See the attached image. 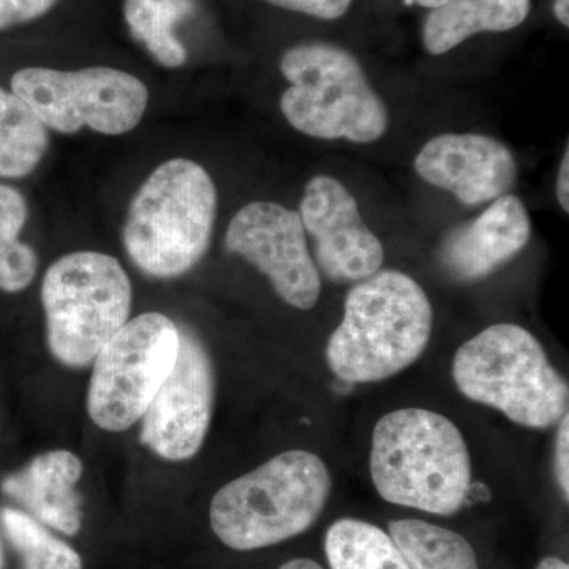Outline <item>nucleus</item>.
<instances>
[{
    "instance_id": "nucleus-15",
    "label": "nucleus",
    "mask_w": 569,
    "mask_h": 569,
    "mask_svg": "<svg viewBox=\"0 0 569 569\" xmlns=\"http://www.w3.org/2000/svg\"><path fill=\"white\" fill-rule=\"evenodd\" d=\"M81 475V460L73 452L50 451L7 478L2 489L40 522L74 535L81 529L80 497L74 490Z\"/></svg>"
},
{
    "instance_id": "nucleus-12",
    "label": "nucleus",
    "mask_w": 569,
    "mask_h": 569,
    "mask_svg": "<svg viewBox=\"0 0 569 569\" xmlns=\"http://www.w3.org/2000/svg\"><path fill=\"white\" fill-rule=\"evenodd\" d=\"M299 217L316 249L320 274L331 282H361L380 271L385 247L370 231L353 193L332 176L306 183Z\"/></svg>"
},
{
    "instance_id": "nucleus-4",
    "label": "nucleus",
    "mask_w": 569,
    "mask_h": 569,
    "mask_svg": "<svg viewBox=\"0 0 569 569\" xmlns=\"http://www.w3.org/2000/svg\"><path fill=\"white\" fill-rule=\"evenodd\" d=\"M331 489V473L318 456L282 452L216 493L213 533L234 550L279 545L317 522Z\"/></svg>"
},
{
    "instance_id": "nucleus-30",
    "label": "nucleus",
    "mask_w": 569,
    "mask_h": 569,
    "mask_svg": "<svg viewBox=\"0 0 569 569\" xmlns=\"http://www.w3.org/2000/svg\"><path fill=\"white\" fill-rule=\"evenodd\" d=\"M411 2L418 3V6L426 7V9H437V7L443 6L448 0H411Z\"/></svg>"
},
{
    "instance_id": "nucleus-31",
    "label": "nucleus",
    "mask_w": 569,
    "mask_h": 569,
    "mask_svg": "<svg viewBox=\"0 0 569 569\" xmlns=\"http://www.w3.org/2000/svg\"><path fill=\"white\" fill-rule=\"evenodd\" d=\"M3 559H2V549H0V569H2Z\"/></svg>"
},
{
    "instance_id": "nucleus-5",
    "label": "nucleus",
    "mask_w": 569,
    "mask_h": 569,
    "mask_svg": "<svg viewBox=\"0 0 569 569\" xmlns=\"http://www.w3.org/2000/svg\"><path fill=\"white\" fill-rule=\"evenodd\" d=\"M452 378L467 399L529 429H552L568 413V381L522 326H489L468 340L456 351Z\"/></svg>"
},
{
    "instance_id": "nucleus-18",
    "label": "nucleus",
    "mask_w": 569,
    "mask_h": 569,
    "mask_svg": "<svg viewBox=\"0 0 569 569\" xmlns=\"http://www.w3.org/2000/svg\"><path fill=\"white\" fill-rule=\"evenodd\" d=\"M194 0H123L130 33L167 69H179L187 50L174 28L193 13Z\"/></svg>"
},
{
    "instance_id": "nucleus-21",
    "label": "nucleus",
    "mask_w": 569,
    "mask_h": 569,
    "mask_svg": "<svg viewBox=\"0 0 569 569\" xmlns=\"http://www.w3.org/2000/svg\"><path fill=\"white\" fill-rule=\"evenodd\" d=\"M28 217L26 198L13 187L0 183V290L7 293L26 290L39 269L32 247L20 241Z\"/></svg>"
},
{
    "instance_id": "nucleus-7",
    "label": "nucleus",
    "mask_w": 569,
    "mask_h": 569,
    "mask_svg": "<svg viewBox=\"0 0 569 569\" xmlns=\"http://www.w3.org/2000/svg\"><path fill=\"white\" fill-rule=\"evenodd\" d=\"M132 296L129 276L111 254H63L41 284L52 356L74 369L91 365L129 321Z\"/></svg>"
},
{
    "instance_id": "nucleus-17",
    "label": "nucleus",
    "mask_w": 569,
    "mask_h": 569,
    "mask_svg": "<svg viewBox=\"0 0 569 569\" xmlns=\"http://www.w3.org/2000/svg\"><path fill=\"white\" fill-rule=\"evenodd\" d=\"M50 148L47 126L17 93L0 88V178L33 173Z\"/></svg>"
},
{
    "instance_id": "nucleus-14",
    "label": "nucleus",
    "mask_w": 569,
    "mask_h": 569,
    "mask_svg": "<svg viewBox=\"0 0 569 569\" xmlns=\"http://www.w3.org/2000/svg\"><path fill=\"white\" fill-rule=\"evenodd\" d=\"M531 223L520 198H497L477 219L460 224L441 242L440 263L460 282H477L511 261L529 244Z\"/></svg>"
},
{
    "instance_id": "nucleus-22",
    "label": "nucleus",
    "mask_w": 569,
    "mask_h": 569,
    "mask_svg": "<svg viewBox=\"0 0 569 569\" xmlns=\"http://www.w3.org/2000/svg\"><path fill=\"white\" fill-rule=\"evenodd\" d=\"M0 522L11 545L21 553L24 569H82L80 556L31 516L6 508L0 511Z\"/></svg>"
},
{
    "instance_id": "nucleus-28",
    "label": "nucleus",
    "mask_w": 569,
    "mask_h": 569,
    "mask_svg": "<svg viewBox=\"0 0 569 569\" xmlns=\"http://www.w3.org/2000/svg\"><path fill=\"white\" fill-rule=\"evenodd\" d=\"M279 569H323L317 561L310 559H295L284 563L283 567Z\"/></svg>"
},
{
    "instance_id": "nucleus-20",
    "label": "nucleus",
    "mask_w": 569,
    "mask_h": 569,
    "mask_svg": "<svg viewBox=\"0 0 569 569\" xmlns=\"http://www.w3.org/2000/svg\"><path fill=\"white\" fill-rule=\"evenodd\" d=\"M331 569H410L387 531L358 519H340L325 539Z\"/></svg>"
},
{
    "instance_id": "nucleus-27",
    "label": "nucleus",
    "mask_w": 569,
    "mask_h": 569,
    "mask_svg": "<svg viewBox=\"0 0 569 569\" xmlns=\"http://www.w3.org/2000/svg\"><path fill=\"white\" fill-rule=\"evenodd\" d=\"M553 13H556L557 20L568 28L569 26V0H556L553 3Z\"/></svg>"
},
{
    "instance_id": "nucleus-6",
    "label": "nucleus",
    "mask_w": 569,
    "mask_h": 569,
    "mask_svg": "<svg viewBox=\"0 0 569 569\" xmlns=\"http://www.w3.org/2000/svg\"><path fill=\"white\" fill-rule=\"evenodd\" d=\"M290 82L280 97L283 118L317 140L370 144L388 132L387 103L350 51L331 43H302L280 59Z\"/></svg>"
},
{
    "instance_id": "nucleus-1",
    "label": "nucleus",
    "mask_w": 569,
    "mask_h": 569,
    "mask_svg": "<svg viewBox=\"0 0 569 569\" xmlns=\"http://www.w3.org/2000/svg\"><path fill=\"white\" fill-rule=\"evenodd\" d=\"M433 310L425 288L399 271H378L351 288L342 323L326 361L347 383H376L406 370L425 353Z\"/></svg>"
},
{
    "instance_id": "nucleus-26",
    "label": "nucleus",
    "mask_w": 569,
    "mask_h": 569,
    "mask_svg": "<svg viewBox=\"0 0 569 569\" xmlns=\"http://www.w3.org/2000/svg\"><path fill=\"white\" fill-rule=\"evenodd\" d=\"M557 200L565 212H569V148L565 149L561 159L559 176H557Z\"/></svg>"
},
{
    "instance_id": "nucleus-16",
    "label": "nucleus",
    "mask_w": 569,
    "mask_h": 569,
    "mask_svg": "<svg viewBox=\"0 0 569 569\" xmlns=\"http://www.w3.org/2000/svg\"><path fill=\"white\" fill-rule=\"evenodd\" d=\"M529 11L530 0H448L427 17L422 43L430 54H445L477 33L518 28Z\"/></svg>"
},
{
    "instance_id": "nucleus-23",
    "label": "nucleus",
    "mask_w": 569,
    "mask_h": 569,
    "mask_svg": "<svg viewBox=\"0 0 569 569\" xmlns=\"http://www.w3.org/2000/svg\"><path fill=\"white\" fill-rule=\"evenodd\" d=\"M59 0H0V32L39 20Z\"/></svg>"
},
{
    "instance_id": "nucleus-13",
    "label": "nucleus",
    "mask_w": 569,
    "mask_h": 569,
    "mask_svg": "<svg viewBox=\"0 0 569 569\" xmlns=\"http://www.w3.org/2000/svg\"><path fill=\"white\" fill-rule=\"evenodd\" d=\"M415 170L467 206L503 197L518 178V164L507 146L479 133L438 134L415 157Z\"/></svg>"
},
{
    "instance_id": "nucleus-11",
    "label": "nucleus",
    "mask_w": 569,
    "mask_h": 569,
    "mask_svg": "<svg viewBox=\"0 0 569 569\" xmlns=\"http://www.w3.org/2000/svg\"><path fill=\"white\" fill-rule=\"evenodd\" d=\"M213 392L211 356L192 331L181 329L178 361L142 415V443L171 462L192 459L211 426Z\"/></svg>"
},
{
    "instance_id": "nucleus-10",
    "label": "nucleus",
    "mask_w": 569,
    "mask_h": 569,
    "mask_svg": "<svg viewBox=\"0 0 569 569\" xmlns=\"http://www.w3.org/2000/svg\"><path fill=\"white\" fill-rule=\"evenodd\" d=\"M224 249L268 277L282 301L299 310L317 306L321 274L307 244L301 217L274 201L239 209L224 233Z\"/></svg>"
},
{
    "instance_id": "nucleus-29",
    "label": "nucleus",
    "mask_w": 569,
    "mask_h": 569,
    "mask_svg": "<svg viewBox=\"0 0 569 569\" xmlns=\"http://www.w3.org/2000/svg\"><path fill=\"white\" fill-rule=\"evenodd\" d=\"M537 569H569L567 561L559 559V557H546L539 561Z\"/></svg>"
},
{
    "instance_id": "nucleus-2",
    "label": "nucleus",
    "mask_w": 569,
    "mask_h": 569,
    "mask_svg": "<svg viewBox=\"0 0 569 569\" xmlns=\"http://www.w3.org/2000/svg\"><path fill=\"white\" fill-rule=\"evenodd\" d=\"M370 477L389 503L438 516L460 511L473 481L458 426L425 408H400L377 422Z\"/></svg>"
},
{
    "instance_id": "nucleus-24",
    "label": "nucleus",
    "mask_w": 569,
    "mask_h": 569,
    "mask_svg": "<svg viewBox=\"0 0 569 569\" xmlns=\"http://www.w3.org/2000/svg\"><path fill=\"white\" fill-rule=\"evenodd\" d=\"M279 9L309 14L318 20L332 21L343 17L353 0H264Z\"/></svg>"
},
{
    "instance_id": "nucleus-9",
    "label": "nucleus",
    "mask_w": 569,
    "mask_h": 569,
    "mask_svg": "<svg viewBox=\"0 0 569 569\" xmlns=\"http://www.w3.org/2000/svg\"><path fill=\"white\" fill-rule=\"evenodd\" d=\"M10 88L47 129L63 134L84 127L111 137L130 132L141 122L149 102L140 78L111 67L73 71L28 67L11 77Z\"/></svg>"
},
{
    "instance_id": "nucleus-25",
    "label": "nucleus",
    "mask_w": 569,
    "mask_h": 569,
    "mask_svg": "<svg viewBox=\"0 0 569 569\" xmlns=\"http://www.w3.org/2000/svg\"><path fill=\"white\" fill-rule=\"evenodd\" d=\"M556 438V478L559 482L565 501L569 498V417L568 413L559 422Z\"/></svg>"
},
{
    "instance_id": "nucleus-3",
    "label": "nucleus",
    "mask_w": 569,
    "mask_h": 569,
    "mask_svg": "<svg viewBox=\"0 0 569 569\" xmlns=\"http://www.w3.org/2000/svg\"><path fill=\"white\" fill-rule=\"evenodd\" d=\"M216 217L211 174L193 160H168L134 193L123 223V247L144 274L173 279L208 252Z\"/></svg>"
},
{
    "instance_id": "nucleus-8",
    "label": "nucleus",
    "mask_w": 569,
    "mask_h": 569,
    "mask_svg": "<svg viewBox=\"0 0 569 569\" xmlns=\"http://www.w3.org/2000/svg\"><path fill=\"white\" fill-rule=\"evenodd\" d=\"M181 329L163 313L127 321L93 359L89 417L100 429L122 432L140 421L178 361Z\"/></svg>"
},
{
    "instance_id": "nucleus-19",
    "label": "nucleus",
    "mask_w": 569,
    "mask_h": 569,
    "mask_svg": "<svg viewBox=\"0 0 569 569\" xmlns=\"http://www.w3.org/2000/svg\"><path fill=\"white\" fill-rule=\"evenodd\" d=\"M389 537L410 569H479L470 542L443 527L418 519L392 520Z\"/></svg>"
}]
</instances>
